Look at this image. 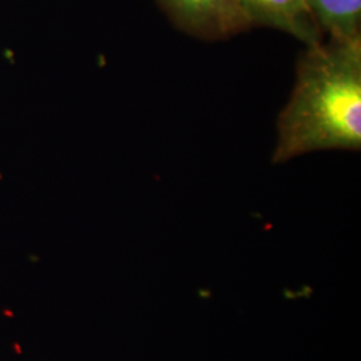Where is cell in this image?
<instances>
[{
  "mask_svg": "<svg viewBox=\"0 0 361 361\" xmlns=\"http://www.w3.org/2000/svg\"><path fill=\"white\" fill-rule=\"evenodd\" d=\"M361 149V37L305 46L277 119L271 164L322 150Z\"/></svg>",
  "mask_w": 361,
  "mask_h": 361,
  "instance_id": "cell-1",
  "label": "cell"
},
{
  "mask_svg": "<svg viewBox=\"0 0 361 361\" xmlns=\"http://www.w3.org/2000/svg\"><path fill=\"white\" fill-rule=\"evenodd\" d=\"M176 26L195 38L219 40L250 28L241 0H158Z\"/></svg>",
  "mask_w": 361,
  "mask_h": 361,
  "instance_id": "cell-2",
  "label": "cell"
},
{
  "mask_svg": "<svg viewBox=\"0 0 361 361\" xmlns=\"http://www.w3.org/2000/svg\"><path fill=\"white\" fill-rule=\"evenodd\" d=\"M241 4L252 27L283 31L305 46L324 39L305 0H241Z\"/></svg>",
  "mask_w": 361,
  "mask_h": 361,
  "instance_id": "cell-3",
  "label": "cell"
},
{
  "mask_svg": "<svg viewBox=\"0 0 361 361\" xmlns=\"http://www.w3.org/2000/svg\"><path fill=\"white\" fill-rule=\"evenodd\" d=\"M310 13L328 38L361 37V0H305Z\"/></svg>",
  "mask_w": 361,
  "mask_h": 361,
  "instance_id": "cell-4",
  "label": "cell"
}]
</instances>
